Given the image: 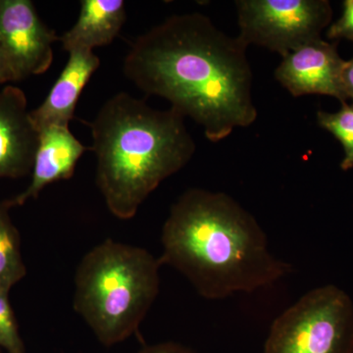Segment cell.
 <instances>
[{
    "instance_id": "277c9868",
    "label": "cell",
    "mask_w": 353,
    "mask_h": 353,
    "mask_svg": "<svg viewBox=\"0 0 353 353\" xmlns=\"http://www.w3.org/2000/svg\"><path fill=\"white\" fill-rule=\"evenodd\" d=\"M159 259L143 248L106 240L81 260L74 309L106 347L138 334L159 294Z\"/></svg>"
},
{
    "instance_id": "5b68a950",
    "label": "cell",
    "mask_w": 353,
    "mask_h": 353,
    "mask_svg": "<svg viewBox=\"0 0 353 353\" xmlns=\"http://www.w3.org/2000/svg\"><path fill=\"white\" fill-rule=\"evenodd\" d=\"M263 353H353V303L329 285L308 292L272 324Z\"/></svg>"
},
{
    "instance_id": "6da1fadb",
    "label": "cell",
    "mask_w": 353,
    "mask_h": 353,
    "mask_svg": "<svg viewBox=\"0 0 353 353\" xmlns=\"http://www.w3.org/2000/svg\"><path fill=\"white\" fill-rule=\"evenodd\" d=\"M246 50L208 16L176 14L132 41L123 71L141 92L166 99L219 143L259 115Z\"/></svg>"
},
{
    "instance_id": "8992f818",
    "label": "cell",
    "mask_w": 353,
    "mask_h": 353,
    "mask_svg": "<svg viewBox=\"0 0 353 353\" xmlns=\"http://www.w3.org/2000/svg\"><path fill=\"white\" fill-rule=\"evenodd\" d=\"M239 38L281 57L321 39L332 21L327 0H238Z\"/></svg>"
},
{
    "instance_id": "9c48e42d",
    "label": "cell",
    "mask_w": 353,
    "mask_h": 353,
    "mask_svg": "<svg viewBox=\"0 0 353 353\" xmlns=\"http://www.w3.org/2000/svg\"><path fill=\"white\" fill-rule=\"evenodd\" d=\"M39 132L28 110L21 88L0 90V178H17L32 169Z\"/></svg>"
},
{
    "instance_id": "7a4b0ae2",
    "label": "cell",
    "mask_w": 353,
    "mask_h": 353,
    "mask_svg": "<svg viewBox=\"0 0 353 353\" xmlns=\"http://www.w3.org/2000/svg\"><path fill=\"white\" fill-rule=\"evenodd\" d=\"M161 243L160 264L182 273L204 299L252 292L292 272L269 250L255 218L224 192H183L165 221Z\"/></svg>"
},
{
    "instance_id": "52a82bcc",
    "label": "cell",
    "mask_w": 353,
    "mask_h": 353,
    "mask_svg": "<svg viewBox=\"0 0 353 353\" xmlns=\"http://www.w3.org/2000/svg\"><path fill=\"white\" fill-rule=\"evenodd\" d=\"M57 41L32 1L0 0V51L15 82L48 71Z\"/></svg>"
},
{
    "instance_id": "30bf717a",
    "label": "cell",
    "mask_w": 353,
    "mask_h": 353,
    "mask_svg": "<svg viewBox=\"0 0 353 353\" xmlns=\"http://www.w3.org/2000/svg\"><path fill=\"white\" fill-rule=\"evenodd\" d=\"M39 132L31 183L7 205H23L29 199H36L46 185L71 179L79 160L90 150L72 134L69 127H48Z\"/></svg>"
},
{
    "instance_id": "7c38bea8",
    "label": "cell",
    "mask_w": 353,
    "mask_h": 353,
    "mask_svg": "<svg viewBox=\"0 0 353 353\" xmlns=\"http://www.w3.org/2000/svg\"><path fill=\"white\" fill-rule=\"evenodd\" d=\"M123 0H83L75 25L59 41L65 50H85L108 46L126 22Z\"/></svg>"
},
{
    "instance_id": "2e32d148",
    "label": "cell",
    "mask_w": 353,
    "mask_h": 353,
    "mask_svg": "<svg viewBox=\"0 0 353 353\" xmlns=\"http://www.w3.org/2000/svg\"><path fill=\"white\" fill-rule=\"evenodd\" d=\"M139 353H194L190 348L183 347L180 343H162L150 345L141 350Z\"/></svg>"
},
{
    "instance_id": "ac0fdd59",
    "label": "cell",
    "mask_w": 353,
    "mask_h": 353,
    "mask_svg": "<svg viewBox=\"0 0 353 353\" xmlns=\"http://www.w3.org/2000/svg\"><path fill=\"white\" fill-rule=\"evenodd\" d=\"M8 82H15V81H14L12 73L0 51V85Z\"/></svg>"
},
{
    "instance_id": "9a60e30c",
    "label": "cell",
    "mask_w": 353,
    "mask_h": 353,
    "mask_svg": "<svg viewBox=\"0 0 353 353\" xmlns=\"http://www.w3.org/2000/svg\"><path fill=\"white\" fill-rule=\"evenodd\" d=\"M327 37L330 39H347L353 41V0L343 2L340 19L330 26Z\"/></svg>"
},
{
    "instance_id": "4fadbf2b",
    "label": "cell",
    "mask_w": 353,
    "mask_h": 353,
    "mask_svg": "<svg viewBox=\"0 0 353 353\" xmlns=\"http://www.w3.org/2000/svg\"><path fill=\"white\" fill-rule=\"evenodd\" d=\"M25 273L17 231L9 219L7 203H0V290L9 292Z\"/></svg>"
},
{
    "instance_id": "8fae6325",
    "label": "cell",
    "mask_w": 353,
    "mask_h": 353,
    "mask_svg": "<svg viewBox=\"0 0 353 353\" xmlns=\"http://www.w3.org/2000/svg\"><path fill=\"white\" fill-rule=\"evenodd\" d=\"M99 65L101 60L94 51H70L68 61L48 97L38 108L30 111L39 132L48 127H69L81 94Z\"/></svg>"
},
{
    "instance_id": "3957f363",
    "label": "cell",
    "mask_w": 353,
    "mask_h": 353,
    "mask_svg": "<svg viewBox=\"0 0 353 353\" xmlns=\"http://www.w3.org/2000/svg\"><path fill=\"white\" fill-rule=\"evenodd\" d=\"M97 183L114 217L130 220L167 178L182 170L196 145L185 117L157 110L127 92L109 99L88 123Z\"/></svg>"
},
{
    "instance_id": "5bb4252c",
    "label": "cell",
    "mask_w": 353,
    "mask_h": 353,
    "mask_svg": "<svg viewBox=\"0 0 353 353\" xmlns=\"http://www.w3.org/2000/svg\"><path fill=\"white\" fill-rule=\"evenodd\" d=\"M317 122L340 141L345 152L341 168L350 170L353 168V103L343 102L340 110L334 113L318 111Z\"/></svg>"
},
{
    "instance_id": "e0dca14e",
    "label": "cell",
    "mask_w": 353,
    "mask_h": 353,
    "mask_svg": "<svg viewBox=\"0 0 353 353\" xmlns=\"http://www.w3.org/2000/svg\"><path fill=\"white\" fill-rule=\"evenodd\" d=\"M343 85L347 99L353 101V57L345 63L343 71Z\"/></svg>"
},
{
    "instance_id": "ba28073f",
    "label": "cell",
    "mask_w": 353,
    "mask_h": 353,
    "mask_svg": "<svg viewBox=\"0 0 353 353\" xmlns=\"http://www.w3.org/2000/svg\"><path fill=\"white\" fill-rule=\"evenodd\" d=\"M345 63L336 44L319 39L283 57L274 75L292 97L328 95L343 103L348 99L343 85Z\"/></svg>"
}]
</instances>
